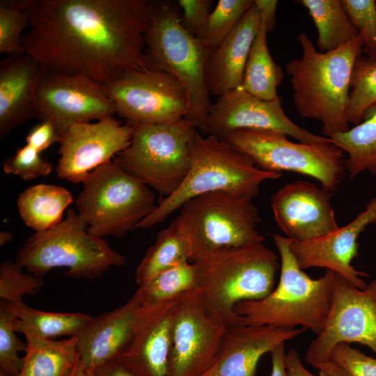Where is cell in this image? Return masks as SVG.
I'll return each instance as SVG.
<instances>
[{
  "mask_svg": "<svg viewBox=\"0 0 376 376\" xmlns=\"http://www.w3.org/2000/svg\"><path fill=\"white\" fill-rule=\"evenodd\" d=\"M148 0H32L24 54L45 71L106 85L150 70L145 55Z\"/></svg>",
  "mask_w": 376,
  "mask_h": 376,
  "instance_id": "cell-1",
  "label": "cell"
},
{
  "mask_svg": "<svg viewBox=\"0 0 376 376\" xmlns=\"http://www.w3.org/2000/svg\"><path fill=\"white\" fill-rule=\"evenodd\" d=\"M296 38L302 55L289 61L285 72L290 77L297 112L320 121L328 138L347 131L350 81L354 63L363 53L361 36L358 34L346 45L327 52L317 50L305 33Z\"/></svg>",
  "mask_w": 376,
  "mask_h": 376,
  "instance_id": "cell-2",
  "label": "cell"
},
{
  "mask_svg": "<svg viewBox=\"0 0 376 376\" xmlns=\"http://www.w3.org/2000/svg\"><path fill=\"white\" fill-rule=\"evenodd\" d=\"M279 260L263 242L211 253L192 262L194 292L226 327L246 324L234 308L241 301L262 299L273 291Z\"/></svg>",
  "mask_w": 376,
  "mask_h": 376,
  "instance_id": "cell-3",
  "label": "cell"
},
{
  "mask_svg": "<svg viewBox=\"0 0 376 376\" xmlns=\"http://www.w3.org/2000/svg\"><path fill=\"white\" fill-rule=\"evenodd\" d=\"M280 259L277 286L266 297L238 303L236 315L246 324L295 328L300 325L318 335L323 329L331 305L335 272L326 269L316 279L297 265L290 250V239L272 235Z\"/></svg>",
  "mask_w": 376,
  "mask_h": 376,
  "instance_id": "cell-4",
  "label": "cell"
},
{
  "mask_svg": "<svg viewBox=\"0 0 376 376\" xmlns=\"http://www.w3.org/2000/svg\"><path fill=\"white\" fill-rule=\"evenodd\" d=\"M189 150L190 168L181 185L162 198L137 228H148L163 222L189 200L207 193L226 191L253 199L265 181L281 175L259 169L225 140L203 136L198 130L190 141Z\"/></svg>",
  "mask_w": 376,
  "mask_h": 376,
  "instance_id": "cell-5",
  "label": "cell"
},
{
  "mask_svg": "<svg viewBox=\"0 0 376 376\" xmlns=\"http://www.w3.org/2000/svg\"><path fill=\"white\" fill-rule=\"evenodd\" d=\"M180 15L177 1H151L145 55L150 69L168 72L180 82L188 102L185 118L205 133L212 104L205 79L210 52L182 27Z\"/></svg>",
  "mask_w": 376,
  "mask_h": 376,
  "instance_id": "cell-6",
  "label": "cell"
},
{
  "mask_svg": "<svg viewBox=\"0 0 376 376\" xmlns=\"http://www.w3.org/2000/svg\"><path fill=\"white\" fill-rule=\"evenodd\" d=\"M15 260L38 277L42 278L54 268L65 267L68 276L90 280L101 277L111 267L126 263L125 258L104 238L88 233L73 209L54 227L31 235Z\"/></svg>",
  "mask_w": 376,
  "mask_h": 376,
  "instance_id": "cell-7",
  "label": "cell"
},
{
  "mask_svg": "<svg viewBox=\"0 0 376 376\" xmlns=\"http://www.w3.org/2000/svg\"><path fill=\"white\" fill-rule=\"evenodd\" d=\"M82 183L77 212L95 237H123L158 205L153 190L115 160L96 168Z\"/></svg>",
  "mask_w": 376,
  "mask_h": 376,
  "instance_id": "cell-8",
  "label": "cell"
},
{
  "mask_svg": "<svg viewBox=\"0 0 376 376\" xmlns=\"http://www.w3.org/2000/svg\"><path fill=\"white\" fill-rule=\"evenodd\" d=\"M187 238L191 261L218 251L263 242L258 210L252 199L226 191L187 201L174 219Z\"/></svg>",
  "mask_w": 376,
  "mask_h": 376,
  "instance_id": "cell-9",
  "label": "cell"
},
{
  "mask_svg": "<svg viewBox=\"0 0 376 376\" xmlns=\"http://www.w3.org/2000/svg\"><path fill=\"white\" fill-rule=\"evenodd\" d=\"M130 125V144L114 160L163 198L171 196L189 172V143L197 129L185 118L170 123Z\"/></svg>",
  "mask_w": 376,
  "mask_h": 376,
  "instance_id": "cell-10",
  "label": "cell"
},
{
  "mask_svg": "<svg viewBox=\"0 0 376 376\" xmlns=\"http://www.w3.org/2000/svg\"><path fill=\"white\" fill-rule=\"evenodd\" d=\"M287 135L269 130H240L224 140L259 169L294 172L311 177L335 193L347 173L343 151L331 142L295 143Z\"/></svg>",
  "mask_w": 376,
  "mask_h": 376,
  "instance_id": "cell-11",
  "label": "cell"
},
{
  "mask_svg": "<svg viewBox=\"0 0 376 376\" xmlns=\"http://www.w3.org/2000/svg\"><path fill=\"white\" fill-rule=\"evenodd\" d=\"M350 343L368 346L376 354V279L361 290L335 273L329 313L305 360L318 369L329 361L334 346Z\"/></svg>",
  "mask_w": 376,
  "mask_h": 376,
  "instance_id": "cell-12",
  "label": "cell"
},
{
  "mask_svg": "<svg viewBox=\"0 0 376 376\" xmlns=\"http://www.w3.org/2000/svg\"><path fill=\"white\" fill-rule=\"evenodd\" d=\"M104 86L116 113L130 125L173 122L188 113L182 85L162 70L130 72Z\"/></svg>",
  "mask_w": 376,
  "mask_h": 376,
  "instance_id": "cell-13",
  "label": "cell"
},
{
  "mask_svg": "<svg viewBox=\"0 0 376 376\" xmlns=\"http://www.w3.org/2000/svg\"><path fill=\"white\" fill-rule=\"evenodd\" d=\"M226 327L194 292L178 299L174 311L168 376H201L213 363Z\"/></svg>",
  "mask_w": 376,
  "mask_h": 376,
  "instance_id": "cell-14",
  "label": "cell"
},
{
  "mask_svg": "<svg viewBox=\"0 0 376 376\" xmlns=\"http://www.w3.org/2000/svg\"><path fill=\"white\" fill-rule=\"evenodd\" d=\"M37 116L53 123L61 136L73 124L116 113L104 85L88 77L43 72L35 94Z\"/></svg>",
  "mask_w": 376,
  "mask_h": 376,
  "instance_id": "cell-15",
  "label": "cell"
},
{
  "mask_svg": "<svg viewBox=\"0 0 376 376\" xmlns=\"http://www.w3.org/2000/svg\"><path fill=\"white\" fill-rule=\"evenodd\" d=\"M240 130L274 131L304 143L331 142L329 138L316 135L293 123L286 116L279 96L272 100H263L241 86L218 97L212 103L205 134L224 139Z\"/></svg>",
  "mask_w": 376,
  "mask_h": 376,
  "instance_id": "cell-16",
  "label": "cell"
},
{
  "mask_svg": "<svg viewBox=\"0 0 376 376\" xmlns=\"http://www.w3.org/2000/svg\"><path fill=\"white\" fill-rule=\"evenodd\" d=\"M131 134L129 124L121 125L113 116L72 125L59 143L58 178L83 182L91 171L110 162L129 146Z\"/></svg>",
  "mask_w": 376,
  "mask_h": 376,
  "instance_id": "cell-17",
  "label": "cell"
},
{
  "mask_svg": "<svg viewBox=\"0 0 376 376\" xmlns=\"http://www.w3.org/2000/svg\"><path fill=\"white\" fill-rule=\"evenodd\" d=\"M333 194L309 181L288 182L270 198L275 221L292 240L320 238L339 227L330 202Z\"/></svg>",
  "mask_w": 376,
  "mask_h": 376,
  "instance_id": "cell-18",
  "label": "cell"
},
{
  "mask_svg": "<svg viewBox=\"0 0 376 376\" xmlns=\"http://www.w3.org/2000/svg\"><path fill=\"white\" fill-rule=\"evenodd\" d=\"M376 222V196L373 197L352 221L315 240L297 242L290 240V250L301 269L324 267L345 278L363 290L367 284L362 279L368 275L352 265L358 256V238L370 224Z\"/></svg>",
  "mask_w": 376,
  "mask_h": 376,
  "instance_id": "cell-19",
  "label": "cell"
},
{
  "mask_svg": "<svg viewBox=\"0 0 376 376\" xmlns=\"http://www.w3.org/2000/svg\"><path fill=\"white\" fill-rule=\"evenodd\" d=\"M305 330L271 325L226 327L213 363L201 376H256L263 355Z\"/></svg>",
  "mask_w": 376,
  "mask_h": 376,
  "instance_id": "cell-20",
  "label": "cell"
},
{
  "mask_svg": "<svg viewBox=\"0 0 376 376\" xmlns=\"http://www.w3.org/2000/svg\"><path fill=\"white\" fill-rule=\"evenodd\" d=\"M178 299L153 306L142 304L132 340L118 359L136 376H168Z\"/></svg>",
  "mask_w": 376,
  "mask_h": 376,
  "instance_id": "cell-21",
  "label": "cell"
},
{
  "mask_svg": "<svg viewBox=\"0 0 376 376\" xmlns=\"http://www.w3.org/2000/svg\"><path fill=\"white\" fill-rule=\"evenodd\" d=\"M141 306L136 290L123 306L93 318L76 336L79 359L86 368L119 359L132 340Z\"/></svg>",
  "mask_w": 376,
  "mask_h": 376,
  "instance_id": "cell-22",
  "label": "cell"
},
{
  "mask_svg": "<svg viewBox=\"0 0 376 376\" xmlns=\"http://www.w3.org/2000/svg\"><path fill=\"white\" fill-rule=\"evenodd\" d=\"M44 72L33 57L22 54L0 61V139L37 116L35 94Z\"/></svg>",
  "mask_w": 376,
  "mask_h": 376,
  "instance_id": "cell-23",
  "label": "cell"
},
{
  "mask_svg": "<svg viewBox=\"0 0 376 376\" xmlns=\"http://www.w3.org/2000/svg\"><path fill=\"white\" fill-rule=\"evenodd\" d=\"M260 15L253 2L236 26L207 57L205 79L210 95L218 97L240 87Z\"/></svg>",
  "mask_w": 376,
  "mask_h": 376,
  "instance_id": "cell-24",
  "label": "cell"
},
{
  "mask_svg": "<svg viewBox=\"0 0 376 376\" xmlns=\"http://www.w3.org/2000/svg\"><path fill=\"white\" fill-rule=\"evenodd\" d=\"M72 202V194L65 188L38 184L19 194L17 206L23 222L36 232H41L61 223L63 212Z\"/></svg>",
  "mask_w": 376,
  "mask_h": 376,
  "instance_id": "cell-25",
  "label": "cell"
},
{
  "mask_svg": "<svg viewBox=\"0 0 376 376\" xmlns=\"http://www.w3.org/2000/svg\"><path fill=\"white\" fill-rule=\"evenodd\" d=\"M274 26L260 18V26L252 43L246 63L241 87L247 93L265 100L277 97L283 69L272 58L267 46V35Z\"/></svg>",
  "mask_w": 376,
  "mask_h": 376,
  "instance_id": "cell-26",
  "label": "cell"
},
{
  "mask_svg": "<svg viewBox=\"0 0 376 376\" xmlns=\"http://www.w3.org/2000/svg\"><path fill=\"white\" fill-rule=\"evenodd\" d=\"M8 308L16 317L15 332L24 336H33L51 339L61 336L76 337L93 320L81 313H49L31 308L22 302L5 301Z\"/></svg>",
  "mask_w": 376,
  "mask_h": 376,
  "instance_id": "cell-27",
  "label": "cell"
},
{
  "mask_svg": "<svg viewBox=\"0 0 376 376\" xmlns=\"http://www.w3.org/2000/svg\"><path fill=\"white\" fill-rule=\"evenodd\" d=\"M329 138L347 153L345 164L350 180L365 171L376 175V102L366 109L360 123Z\"/></svg>",
  "mask_w": 376,
  "mask_h": 376,
  "instance_id": "cell-28",
  "label": "cell"
},
{
  "mask_svg": "<svg viewBox=\"0 0 376 376\" xmlns=\"http://www.w3.org/2000/svg\"><path fill=\"white\" fill-rule=\"evenodd\" d=\"M25 337L27 349L17 376H68L79 358L76 337L61 340Z\"/></svg>",
  "mask_w": 376,
  "mask_h": 376,
  "instance_id": "cell-29",
  "label": "cell"
},
{
  "mask_svg": "<svg viewBox=\"0 0 376 376\" xmlns=\"http://www.w3.org/2000/svg\"><path fill=\"white\" fill-rule=\"evenodd\" d=\"M308 12L318 33L320 52H331L346 45L359 34L342 0H297Z\"/></svg>",
  "mask_w": 376,
  "mask_h": 376,
  "instance_id": "cell-30",
  "label": "cell"
},
{
  "mask_svg": "<svg viewBox=\"0 0 376 376\" xmlns=\"http://www.w3.org/2000/svg\"><path fill=\"white\" fill-rule=\"evenodd\" d=\"M190 244L173 220L160 230L155 243L146 251L135 271V281L141 286L157 274L185 261H191Z\"/></svg>",
  "mask_w": 376,
  "mask_h": 376,
  "instance_id": "cell-31",
  "label": "cell"
},
{
  "mask_svg": "<svg viewBox=\"0 0 376 376\" xmlns=\"http://www.w3.org/2000/svg\"><path fill=\"white\" fill-rule=\"evenodd\" d=\"M141 303L153 306L175 300L182 295L194 292L196 274L193 263H180L155 275L139 286Z\"/></svg>",
  "mask_w": 376,
  "mask_h": 376,
  "instance_id": "cell-32",
  "label": "cell"
},
{
  "mask_svg": "<svg viewBox=\"0 0 376 376\" xmlns=\"http://www.w3.org/2000/svg\"><path fill=\"white\" fill-rule=\"evenodd\" d=\"M253 2V0H219L196 38L210 53L230 34Z\"/></svg>",
  "mask_w": 376,
  "mask_h": 376,
  "instance_id": "cell-33",
  "label": "cell"
},
{
  "mask_svg": "<svg viewBox=\"0 0 376 376\" xmlns=\"http://www.w3.org/2000/svg\"><path fill=\"white\" fill-rule=\"evenodd\" d=\"M376 102V59L359 56L354 65L346 116L353 126L362 121L366 109Z\"/></svg>",
  "mask_w": 376,
  "mask_h": 376,
  "instance_id": "cell-34",
  "label": "cell"
},
{
  "mask_svg": "<svg viewBox=\"0 0 376 376\" xmlns=\"http://www.w3.org/2000/svg\"><path fill=\"white\" fill-rule=\"evenodd\" d=\"M16 317L0 301V376H17L23 366V357L18 352H26V342L15 334L13 322Z\"/></svg>",
  "mask_w": 376,
  "mask_h": 376,
  "instance_id": "cell-35",
  "label": "cell"
},
{
  "mask_svg": "<svg viewBox=\"0 0 376 376\" xmlns=\"http://www.w3.org/2000/svg\"><path fill=\"white\" fill-rule=\"evenodd\" d=\"M24 267L15 260L0 264V298L8 302H22L25 295H35L42 288V278L23 272Z\"/></svg>",
  "mask_w": 376,
  "mask_h": 376,
  "instance_id": "cell-36",
  "label": "cell"
},
{
  "mask_svg": "<svg viewBox=\"0 0 376 376\" xmlns=\"http://www.w3.org/2000/svg\"><path fill=\"white\" fill-rule=\"evenodd\" d=\"M29 26L27 10L0 1V52L7 56L24 54L22 31Z\"/></svg>",
  "mask_w": 376,
  "mask_h": 376,
  "instance_id": "cell-37",
  "label": "cell"
},
{
  "mask_svg": "<svg viewBox=\"0 0 376 376\" xmlns=\"http://www.w3.org/2000/svg\"><path fill=\"white\" fill-rule=\"evenodd\" d=\"M343 7L363 40V53L376 59V1L342 0Z\"/></svg>",
  "mask_w": 376,
  "mask_h": 376,
  "instance_id": "cell-38",
  "label": "cell"
},
{
  "mask_svg": "<svg viewBox=\"0 0 376 376\" xmlns=\"http://www.w3.org/2000/svg\"><path fill=\"white\" fill-rule=\"evenodd\" d=\"M2 168L6 174L17 175L24 180L46 176L53 171L52 163L27 144L6 158Z\"/></svg>",
  "mask_w": 376,
  "mask_h": 376,
  "instance_id": "cell-39",
  "label": "cell"
},
{
  "mask_svg": "<svg viewBox=\"0 0 376 376\" xmlns=\"http://www.w3.org/2000/svg\"><path fill=\"white\" fill-rule=\"evenodd\" d=\"M329 361L343 368L351 376H376V359L347 343L334 346L330 352Z\"/></svg>",
  "mask_w": 376,
  "mask_h": 376,
  "instance_id": "cell-40",
  "label": "cell"
},
{
  "mask_svg": "<svg viewBox=\"0 0 376 376\" xmlns=\"http://www.w3.org/2000/svg\"><path fill=\"white\" fill-rule=\"evenodd\" d=\"M212 0H178L180 21L182 27L196 36L212 10Z\"/></svg>",
  "mask_w": 376,
  "mask_h": 376,
  "instance_id": "cell-41",
  "label": "cell"
},
{
  "mask_svg": "<svg viewBox=\"0 0 376 376\" xmlns=\"http://www.w3.org/2000/svg\"><path fill=\"white\" fill-rule=\"evenodd\" d=\"M61 136L58 133L54 125L48 120L41 122L30 130L26 137L27 145L35 148L41 153L47 149L52 144L60 143Z\"/></svg>",
  "mask_w": 376,
  "mask_h": 376,
  "instance_id": "cell-42",
  "label": "cell"
},
{
  "mask_svg": "<svg viewBox=\"0 0 376 376\" xmlns=\"http://www.w3.org/2000/svg\"><path fill=\"white\" fill-rule=\"evenodd\" d=\"M286 376H315L303 365L296 350L291 349L285 357Z\"/></svg>",
  "mask_w": 376,
  "mask_h": 376,
  "instance_id": "cell-43",
  "label": "cell"
},
{
  "mask_svg": "<svg viewBox=\"0 0 376 376\" xmlns=\"http://www.w3.org/2000/svg\"><path fill=\"white\" fill-rule=\"evenodd\" d=\"M94 376H136L120 361L114 360L95 369Z\"/></svg>",
  "mask_w": 376,
  "mask_h": 376,
  "instance_id": "cell-44",
  "label": "cell"
},
{
  "mask_svg": "<svg viewBox=\"0 0 376 376\" xmlns=\"http://www.w3.org/2000/svg\"><path fill=\"white\" fill-rule=\"evenodd\" d=\"M272 372L270 376H286L285 365V343L280 344L272 352Z\"/></svg>",
  "mask_w": 376,
  "mask_h": 376,
  "instance_id": "cell-45",
  "label": "cell"
},
{
  "mask_svg": "<svg viewBox=\"0 0 376 376\" xmlns=\"http://www.w3.org/2000/svg\"><path fill=\"white\" fill-rule=\"evenodd\" d=\"M318 376H351L345 370L329 361L319 366Z\"/></svg>",
  "mask_w": 376,
  "mask_h": 376,
  "instance_id": "cell-46",
  "label": "cell"
},
{
  "mask_svg": "<svg viewBox=\"0 0 376 376\" xmlns=\"http://www.w3.org/2000/svg\"><path fill=\"white\" fill-rule=\"evenodd\" d=\"M95 369L86 368L78 358L68 376H94Z\"/></svg>",
  "mask_w": 376,
  "mask_h": 376,
  "instance_id": "cell-47",
  "label": "cell"
},
{
  "mask_svg": "<svg viewBox=\"0 0 376 376\" xmlns=\"http://www.w3.org/2000/svg\"><path fill=\"white\" fill-rule=\"evenodd\" d=\"M13 240V234L8 230H3L0 233V246H4Z\"/></svg>",
  "mask_w": 376,
  "mask_h": 376,
  "instance_id": "cell-48",
  "label": "cell"
}]
</instances>
